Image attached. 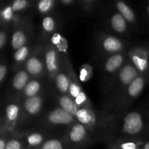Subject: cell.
<instances>
[{
    "instance_id": "277c9868",
    "label": "cell",
    "mask_w": 149,
    "mask_h": 149,
    "mask_svg": "<svg viewBox=\"0 0 149 149\" xmlns=\"http://www.w3.org/2000/svg\"><path fill=\"white\" fill-rule=\"evenodd\" d=\"M48 100H49V91L21 100L20 117L15 134L33 127L47 107Z\"/></svg>"
},
{
    "instance_id": "44dd1931",
    "label": "cell",
    "mask_w": 149,
    "mask_h": 149,
    "mask_svg": "<svg viewBox=\"0 0 149 149\" xmlns=\"http://www.w3.org/2000/svg\"><path fill=\"white\" fill-rule=\"evenodd\" d=\"M38 40H39V36L36 39L32 41L30 43L27 44L25 46L22 47L20 49L13 52L11 68L13 72L23 68L25 63L26 62V61L29 59V57L33 52V49L37 44Z\"/></svg>"
},
{
    "instance_id": "8fae6325",
    "label": "cell",
    "mask_w": 149,
    "mask_h": 149,
    "mask_svg": "<svg viewBox=\"0 0 149 149\" xmlns=\"http://www.w3.org/2000/svg\"><path fill=\"white\" fill-rule=\"evenodd\" d=\"M65 139L70 149H86L97 143H100L97 135L79 122L68 128Z\"/></svg>"
},
{
    "instance_id": "e0dca14e",
    "label": "cell",
    "mask_w": 149,
    "mask_h": 149,
    "mask_svg": "<svg viewBox=\"0 0 149 149\" xmlns=\"http://www.w3.org/2000/svg\"><path fill=\"white\" fill-rule=\"evenodd\" d=\"M23 142L25 149H37L45 141L56 135L43 130L37 128H31L26 131L17 133Z\"/></svg>"
},
{
    "instance_id": "8d00e7d4",
    "label": "cell",
    "mask_w": 149,
    "mask_h": 149,
    "mask_svg": "<svg viewBox=\"0 0 149 149\" xmlns=\"http://www.w3.org/2000/svg\"><path fill=\"white\" fill-rule=\"evenodd\" d=\"M147 47V50H148V68H149V42L146 43ZM148 85H149V72H148Z\"/></svg>"
},
{
    "instance_id": "1f68e13d",
    "label": "cell",
    "mask_w": 149,
    "mask_h": 149,
    "mask_svg": "<svg viewBox=\"0 0 149 149\" xmlns=\"http://www.w3.org/2000/svg\"><path fill=\"white\" fill-rule=\"evenodd\" d=\"M10 29L1 26L0 31V52L1 57L4 56V51L7 47V42H8V36L10 34Z\"/></svg>"
},
{
    "instance_id": "52a82bcc",
    "label": "cell",
    "mask_w": 149,
    "mask_h": 149,
    "mask_svg": "<svg viewBox=\"0 0 149 149\" xmlns=\"http://www.w3.org/2000/svg\"><path fill=\"white\" fill-rule=\"evenodd\" d=\"M127 51L111 55L101 61L97 62L102 97L106 95L112 82L126 62Z\"/></svg>"
},
{
    "instance_id": "cb8c5ba5",
    "label": "cell",
    "mask_w": 149,
    "mask_h": 149,
    "mask_svg": "<svg viewBox=\"0 0 149 149\" xmlns=\"http://www.w3.org/2000/svg\"><path fill=\"white\" fill-rule=\"evenodd\" d=\"M111 5L123 16L133 31L135 30L138 31L140 29L138 16L135 10L127 3L123 1H114L111 3Z\"/></svg>"
},
{
    "instance_id": "3957f363",
    "label": "cell",
    "mask_w": 149,
    "mask_h": 149,
    "mask_svg": "<svg viewBox=\"0 0 149 149\" xmlns=\"http://www.w3.org/2000/svg\"><path fill=\"white\" fill-rule=\"evenodd\" d=\"M77 122L75 116L54 103L48 104L43 114L31 128L43 130L56 136H64L68 128Z\"/></svg>"
},
{
    "instance_id": "484cf974",
    "label": "cell",
    "mask_w": 149,
    "mask_h": 149,
    "mask_svg": "<svg viewBox=\"0 0 149 149\" xmlns=\"http://www.w3.org/2000/svg\"><path fill=\"white\" fill-rule=\"evenodd\" d=\"M58 9V0H40L34 1L33 12L43 17L55 13Z\"/></svg>"
},
{
    "instance_id": "7402d4cb",
    "label": "cell",
    "mask_w": 149,
    "mask_h": 149,
    "mask_svg": "<svg viewBox=\"0 0 149 149\" xmlns=\"http://www.w3.org/2000/svg\"><path fill=\"white\" fill-rule=\"evenodd\" d=\"M29 17H30V16H28V17L21 16L14 13L9 2L1 7V10H0L1 26L7 28L10 31L13 30L15 27L18 26Z\"/></svg>"
},
{
    "instance_id": "5bb4252c",
    "label": "cell",
    "mask_w": 149,
    "mask_h": 149,
    "mask_svg": "<svg viewBox=\"0 0 149 149\" xmlns=\"http://www.w3.org/2000/svg\"><path fill=\"white\" fill-rule=\"evenodd\" d=\"M35 29L30 17L11 31L10 45L13 52L37 39L35 36Z\"/></svg>"
},
{
    "instance_id": "836d02e7",
    "label": "cell",
    "mask_w": 149,
    "mask_h": 149,
    "mask_svg": "<svg viewBox=\"0 0 149 149\" xmlns=\"http://www.w3.org/2000/svg\"><path fill=\"white\" fill-rule=\"evenodd\" d=\"M9 72V64L7 63V58L4 56L1 57V61L0 63V84L2 87L7 79Z\"/></svg>"
},
{
    "instance_id": "e575fe53",
    "label": "cell",
    "mask_w": 149,
    "mask_h": 149,
    "mask_svg": "<svg viewBox=\"0 0 149 149\" xmlns=\"http://www.w3.org/2000/svg\"><path fill=\"white\" fill-rule=\"evenodd\" d=\"M144 15H145L146 19L149 24V1L146 3V6L144 7Z\"/></svg>"
},
{
    "instance_id": "d4e9b609",
    "label": "cell",
    "mask_w": 149,
    "mask_h": 149,
    "mask_svg": "<svg viewBox=\"0 0 149 149\" xmlns=\"http://www.w3.org/2000/svg\"><path fill=\"white\" fill-rule=\"evenodd\" d=\"M49 96L51 100L54 103L74 116H76L77 111L80 109L71 96L62 95L52 93L50 92H49Z\"/></svg>"
},
{
    "instance_id": "7a4b0ae2",
    "label": "cell",
    "mask_w": 149,
    "mask_h": 149,
    "mask_svg": "<svg viewBox=\"0 0 149 149\" xmlns=\"http://www.w3.org/2000/svg\"><path fill=\"white\" fill-rule=\"evenodd\" d=\"M140 75L139 71L128 58L113 80L106 95L102 97L103 111L110 115L127 89Z\"/></svg>"
},
{
    "instance_id": "f1b7e54d",
    "label": "cell",
    "mask_w": 149,
    "mask_h": 149,
    "mask_svg": "<svg viewBox=\"0 0 149 149\" xmlns=\"http://www.w3.org/2000/svg\"><path fill=\"white\" fill-rule=\"evenodd\" d=\"M37 149H70V148L65 139V135H64L52 137Z\"/></svg>"
},
{
    "instance_id": "6da1fadb",
    "label": "cell",
    "mask_w": 149,
    "mask_h": 149,
    "mask_svg": "<svg viewBox=\"0 0 149 149\" xmlns=\"http://www.w3.org/2000/svg\"><path fill=\"white\" fill-rule=\"evenodd\" d=\"M149 138V95L122 117L112 120L106 144L119 138Z\"/></svg>"
},
{
    "instance_id": "4dcf8cb0",
    "label": "cell",
    "mask_w": 149,
    "mask_h": 149,
    "mask_svg": "<svg viewBox=\"0 0 149 149\" xmlns=\"http://www.w3.org/2000/svg\"><path fill=\"white\" fill-rule=\"evenodd\" d=\"M5 149H25L20 136L17 134H13L9 136Z\"/></svg>"
},
{
    "instance_id": "603a6c76",
    "label": "cell",
    "mask_w": 149,
    "mask_h": 149,
    "mask_svg": "<svg viewBox=\"0 0 149 149\" xmlns=\"http://www.w3.org/2000/svg\"><path fill=\"white\" fill-rule=\"evenodd\" d=\"M62 52V51H61ZM62 64L60 71L57 74L54 80L53 85L51 88L50 93L55 94L62 95L70 96V81L69 77L67 74L65 65H64L63 58L62 55Z\"/></svg>"
},
{
    "instance_id": "83f0119b",
    "label": "cell",
    "mask_w": 149,
    "mask_h": 149,
    "mask_svg": "<svg viewBox=\"0 0 149 149\" xmlns=\"http://www.w3.org/2000/svg\"><path fill=\"white\" fill-rule=\"evenodd\" d=\"M144 140L139 138H119L109 143H112L118 149H142Z\"/></svg>"
},
{
    "instance_id": "d6a6232c",
    "label": "cell",
    "mask_w": 149,
    "mask_h": 149,
    "mask_svg": "<svg viewBox=\"0 0 149 149\" xmlns=\"http://www.w3.org/2000/svg\"><path fill=\"white\" fill-rule=\"evenodd\" d=\"M93 68L92 65L88 63H84L80 67V80L81 81H87L92 78L93 74Z\"/></svg>"
},
{
    "instance_id": "2e32d148",
    "label": "cell",
    "mask_w": 149,
    "mask_h": 149,
    "mask_svg": "<svg viewBox=\"0 0 149 149\" xmlns=\"http://www.w3.org/2000/svg\"><path fill=\"white\" fill-rule=\"evenodd\" d=\"M127 57L136 67L140 74L148 79V57L146 43L140 44L130 47L127 51Z\"/></svg>"
},
{
    "instance_id": "9c48e42d",
    "label": "cell",
    "mask_w": 149,
    "mask_h": 149,
    "mask_svg": "<svg viewBox=\"0 0 149 149\" xmlns=\"http://www.w3.org/2000/svg\"><path fill=\"white\" fill-rule=\"evenodd\" d=\"M101 14L102 20L108 29L107 31L125 39L131 36L133 31L132 28L111 4L106 7L102 6Z\"/></svg>"
},
{
    "instance_id": "f546056e",
    "label": "cell",
    "mask_w": 149,
    "mask_h": 149,
    "mask_svg": "<svg viewBox=\"0 0 149 149\" xmlns=\"http://www.w3.org/2000/svg\"><path fill=\"white\" fill-rule=\"evenodd\" d=\"M100 4L101 1L98 0H78L79 11L90 15L99 10Z\"/></svg>"
},
{
    "instance_id": "5b68a950",
    "label": "cell",
    "mask_w": 149,
    "mask_h": 149,
    "mask_svg": "<svg viewBox=\"0 0 149 149\" xmlns=\"http://www.w3.org/2000/svg\"><path fill=\"white\" fill-rule=\"evenodd\" d=\"M129 42L109 31L98 30L95 33L93 41V55L96 62L129 49Z\"/></svg>"
},
{
    "instance_id": "8992f818",
    "label": "cell",
    "mask_w": 149,
    "mask_h": 149,
    "mask_svg": "<svg viewBox=\"0 0 149 149\" xmlns=\"http://www.w3.org/2000/svg\"><path fill=\"white\" fill-rule=\"evenodd\" d=\"M76 119L89 130L97 135L100 143H106L108 132L113 119L103 111L80 108L75 116Z\"/></svg>"
},
{
    "instance_id": "d6986e66",
    "label": "cell",
    "mask_w": 149,
    "mask_h": 149,
    "mask_svg": "<svg viewBox=\"0 0 149 149\" xmlns=\"http://www.w3.org/2000/svg\"><path fill=\"white\" fill-rule=\"evenodd\" d=\"M61 25V17L57 13L42 17L39 38L42 42L49 40L59 29Z\"/></svg>"
},
{
    "instance_id": "7c38bea8",
    "label": "cell",
    "mask_w": 149,
    "mask_h": 149,
    "mask_svg": "<svg viewBox=\"0 0 149 149\" xmlns=\"http://www.w3.org/2000/svg\"><path fill=\"white\" fill-rule=\"evenodd\" d=\"M43 55L47 78L51 90L55 77L60 71L62 64V52L56 45L50 40H48L44 42Z\"/></svg>"
},
{
    "instance_id": "ac0fdd59",
    "label": "cell",
    "mask_w": 149,
    "mask_h": 149,
    "mask_svg": "<svg viewBox=\"0 0 149 149\" xmlns=\"http://www.w3.org/2000/svg\"><path fill=\"white\" fill-rule=\"evenodd\" d=\"M13 73L6 90L5 98H18L24 87L31 79L23 68Z\"/></svg>"
},
{
    "instance_id": "74e56055",
    "label": "cell",
    "mask_w": 149,
    "mask_h": 149,
    "mask_svg": "<svg viewBox=\"0 0 149 149\" xmlns=\"http://www.w3.org/2000/svg\"><path fill=\"white\" fill-rule=\"evenodd\" d=\"M107 149H118V148H116L112 143H109L107 144Z\"/></svg>"
},
{
    "instance_id": "ba28073f",
    "label": "cell",
    "mask_w": 149,
    "mask_h": 149,
    "mask_svg": "<svg viewBox=\"0 0 149 149\" xmlns=\"http://www.w3.org/2000/svg\"><path fill=\"white\" fill-rule=\"evenodd\" d=\"M147 85H148V79L140 74L128 87L109 116L113 120L122 117L132 107L133 103L141 96Z\"/></svg>"
},
{
    "instance_id": "30bf717a",
    "label": "cell",
    "mask_w": 149,
    "mask_h": 149,
    "mask_svg": "<svg viewBox=\"0 0 149 149\" xmlns=\"http://www.w3.org/2000/svg\"><path fill=\"white\" fill-rule=\"evenodd\" d=\"M62 55L63 58L64 65H65L68 77H69L70 96L74 99V101L79 108L95 109L91 100H90L87 95L83 90L82 86L80 84V81L74 71L69 55L67 52L66 49L62 50Z\"/></svg>"
},
{
    "instance_id": "9a60e30c",
    "label": "cell",
    "mask_w": 149,
    "mask_h": 149,
    "mask_svg": "<svg viewBox=\"0 0 149 149\" xmlns=\"http://www.w3.org/2000/svg\"><path fill=\"white\" fill-rule=\"evenodd\" d=\"M43 49L44 42L41 41L39 38L33 52L25 63L23 68L26 70L31 79H40L47 81L46 68L44 61Z\"/></svg>"
},
{
    "instance_id": "4fadbf2b",
    "label": "cell",
    "mask_w": 149,
    "mask_h": 149,
    "mask_svg": "<svg viewBox=\"0 0 149 149\" xmlns=\"http://www.w3.org/2000/svg\"><path fill=\"white\" fill-rule=\"evenodd\" d=\"M21 100L18 98H5L0 122V132L15 134L20 117Z\"/></svg>"
},
{
    "instance_id": "d590c367",
    "label": "cell",
    "mask_w": 149,
    "mask_h": 149,
    "mask_svg": "<svg viewBox=\"0 0 149 149\" xmlns=\"http://www.w3.org/2000/svg\"><path fill=\"white\" fill-rule=\"evenodd\" d=\"M142 149H149V138L144 140Z\"/></svg>"
},
{
    "instance_id": "4316f807",
    "label": "cell",
    "mask_w": 149,
    "mask_h": 149,
    "mask_svg": "<svg viewBox=\"0 0 149 149\" xmlns=\"http://www.w3.org/2000/svg\"><path fill=\"white\" fill-rule=\"evenodd\" d=\"M12 10L16 14L21 16H30L29 13L33 12L34 1L29 0H15L9 2Z\"/></svg>"
},
{
    "instance_id": "ffe728a7",
    "label": "cell",
    "mask_w": 149,
    "mask_h": 149,
    "mask_svg": "<svg viewBox=\"0 0 149 149\" xmlns=\"http://www.w3.org/2000/svg\"><path fill=\"white\" fill-rule=\"evenodd\" d=\"M50 92L48 82L45 79H31L22 93H20L18 98L20 100H24L30 97L39 95L46 92Z\"/></svg>"
}]
</instances>
